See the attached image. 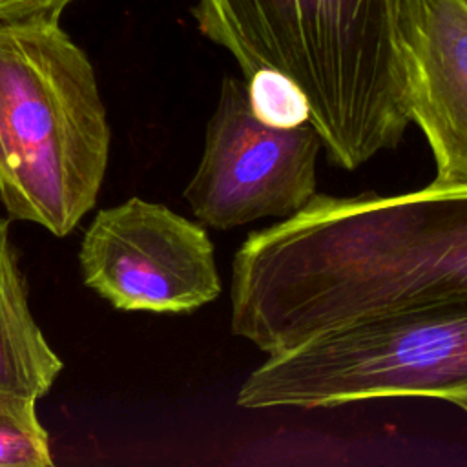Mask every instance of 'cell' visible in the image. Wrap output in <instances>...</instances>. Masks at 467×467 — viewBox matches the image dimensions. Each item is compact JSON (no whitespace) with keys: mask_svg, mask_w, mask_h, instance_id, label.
<instances>
[{"mask_svg":"<svg viewBox=\"0 0 467 467\" xmlns=\"http://www.w3.org/2000/svg\"><path fill=\"white\" fill-rule=\"evenodd\" d=\"M109 126L86 53L57 20H0V201L57 237L97 202Z\"/></svg>","mask_w":467,"mask_h":467,"instance_id":"3957f363","label":"cell"},{"mask_svg":"<svg viewBox=\"0 0 467 467\" xmlns=\"http://www.w3.org/2000/svg\"><path fill=\"white\" fill-rule=\"evenodd\" d=\"M400 0H197L204 36L244 78L274 69L306 95L328 161L356 170L396 148L409 124Z\"/></svg>","mask_w":467,"mask_h":467,"instance_id":"7a4b0ae2","label":"cell"},{"mask_svg":"<svg viewBox=\"0 0 467 467\" xmlns=\"http://www.w3.org/2000/svg\"><path fill=\"white\" fill-rule=\"evenodd\" d=\"M381 398H432L467 412V303L363 317L268 354L235 403L325 409Z\"/></svg>","mask_w":467,"mask_h":467,"instance_id":"277c9868","label":"cell"},{"mask_svg":"<svg viewBox=\"0 0 467 467\" xmlns=\"http://www.w3.org/2000/svg\"><path fill=\"white\" fill-rule=\"evenodd\" d=\"M73 0H0L2 22L57 20Z\"/></svg>","mask_w":467,"mask_h":467,"instance_id":"8fae6325","label":"cell"},{"mask_svg":"<svg viewBox=\"0 0 467 467\" xmlns=\"http://www.w3.org/2000/svg\"><path fill=\"white\" fill-rule=\"evenodd\" d=\"M232 332L266 354L363 317L467 303V182L316 193L232 261Z\"/></svg>","mask_w":467,"mask_h":467,"instance_id":"6da1fadb","label":"cell"},{"mask_svg":"<svg viewBox=\"0 0 467 467\" xmlns=\"http://www.w3.org/2000/svg\"><path fill=\"white\" fill-rule=\"evenodd\" d=\"M244 82L250 108L261 122L288 130L310 120L306 95L286 75L274 69H257Z\"/></svg>","mask_w":467,"mask_h":467,"instance_id":"30bf717a","label":"cell"},{"mask_svg":"<svg viewBox=\"0 0 467 467\" xmlns=\"http://www.w3.org/2000/svg\"><path fill=\"white\" fill-rule=\"evenodd\" d=\"M398 40L410 122L436 182H467V0H400Z\"/></svg>","mask_w":467,"mask_h":467,"instance_id":"52a82bcc","label":"cell"},{"mask_svg":"<svg viewBox=\"0 0 467 467\" xmlns=\"http://www.w3.org/2000/svg\"><path fill=\"white\" fill-rule=\"evenodd\" d=\"M78 261L86 286L119 310L184 314L221 294L204 226L139 197L95 215Z\"/></svg>","mask_w":467,"mask_h":467,"instance_id":"8992f818","label":"cell"},{"mask_svg":"<svg viewBox=\"0 0 467 467\" xmlns=\"http://www.w3.org/2000/svg\"><path fill=\"white\" fill-rule=\"evenodd\" d=\"M49 465V434L36 416V401L0 394V467Z\"/></svg>","mask_w":467,"mask_h":467,"instance_id":"9c48e42d","label":"cell"},{"mask_svg":"<svg viewBox=\"0 0 467 467\" xmlns=\"http://www.w3.org/2000/svg\"><path fill=\"white\" fill-rule=\"evenodd\" d=\"M62 368V359L33 317L9 223L0 219V394L36 401Z\"/></svg>","mask_w":467,"mask_h":467,"instance_id":"ba28073f","label":"cell"},{"mask_svg":"<svg viewBox=\"0 0 467 467\" xmlns=\"http://www.w3.org/2000/svg\"><path fill=\"white\" fill-rule=\"evenodd\" d=\"M321 148L310 122L288 130L261 122L246 82L224 77L199 166L182 195L197 221L217 230L263 217L286 219L317 193Z\"/></svg>","mask_w":467,"mask_h":467,"instance_id":"5b68a950","label":"cell"}]
</instances>
